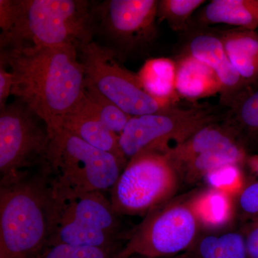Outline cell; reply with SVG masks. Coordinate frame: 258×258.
Instances as JSON below:
<instances>
[{
    "mask_svg": "<svg viewBox=\"0 0 258 258\" xmlns=\"http://www.w3.org/2000/svg\"><path fill=\"white\" fill-rule=\"evenodd\" d=\"M227 108L195 103L188 108L173 105L156 113L131 117L118 137L127 160L142 152L165 153L198 130L225 119Z\"/></svg>",
    "mask_w": 258,
    "mask_h": 258,
    "instance_id": "6",
    "label": "cell"
},
{
    "mask_svg": "<svg viewBox=\"0 0 258 258\" xmlns=\"http://www.w3.org/2000/svg\"><path fill=\"white\" fill-rule=\"evenodd\" d=\"M157 5L156 0L93 1L94 37L120 62L145 52L158 37Z\"/></svg>",
    "mask_w": 258,
    "mask_h": 258,
    "instance_id": "9",
    "label": "cell"
},
{
    "mask_svg": "<svg viewBox=\"0 0 258 258\" xmlns=\"http://www.w3.org/2000/svg\"><path fill=\"white\" fill-rule=\"evenodd\" d=\"M199 222L205 225H222L230 216V204L227 193L217 189L200 195L191 203Z\"/></svg>",
    "mask_w": 258,
    "mask_h": 258,
    "instance_id": "21",
    "label": "cell"
},
{
    "mask_svg": "<svg viewBox=\"0 0 258 258\" xmlns=\"http://www.w3.org/2000/svg\"><path fill=\"white\" fill-rule=\"evenodd\" d=\"M53 196L45 168L0 184V258H31L47 247Z\"/></svg>",
    "mask_w": 258,
    "mask_h": 258,
    "instance_id": "3",
    "label": "cell"
},
{
    "mask_svg": "<svg viewBox=\"0 0 258 258\" xmlns=\"http://www.w3.org/2000/svg\"><path fill=\"white\" fill-rule=\"evenodd\" d=\"M247 159L252 170L258 175V155L252 156L247 158Z\"/></svg>",
    "mask_w": 258,
    "mask_h": 258,
    "instance_id": "29",
    "label": "cell"
},
{
    "mask_svg": "<svg viewBox=\"0 0 258 258\" xmlns=\"http://www.w3.org/2000/svg\"><path fill=\"white\" fill-rule=\"evenodd\" d=\"M126 258H149V257H142V256H139V255H132V256H130V257H126ZM164 258H183V257H182V254L181 253L179 254H177V255L173 256V257H164Z\"/></svg>",
    "mask_w": 258,
    "mask_h": 258,
    "instance_id": "30",
    "label": "cell"
},
{
    "mask_svg": "<svg viewBox=\"0 0 258 258\" xmlns=\"http://www.w3.org/2000/svg\"><path fill=\"white\" fill-rule=\"evenodd\" d=\"M52 135L46 123L16 100L0 113V184L21 179L46 163Z\"/></svg>",
    "mask_w": 258,
    "mask_h": 258,
    "instance_id": "8",
    "label": "cell"
},
{
    "mask_svg": "<svg viewBox=\"0 0 258 258\" xmlns=\"http://www.w3.org/2000/svg\"><path fill=\"white\" fill-rule=\"evenodd\" d=\"M0 64L13 74L11 95L45 121L51 135L84 96L86 78L76 47L1 49Z\"/></svg>",
    "mask_w": 258,
    "mask_h": 258,
    "instance_id": "1",
    "label": "cell"
},
{
    "mask_svg": "<svg viewBox=\"0 0 258 258\" xmlns=\"http://www.w3.org/2000/svg\"><path fill=\"white\" fill-rule=\"evenodd\" d=\"M179 175L164 153H139L129 159L110 191L112 208L120 216L148 214L174 193Z\"/></svg>",
    "mask_w": 258,
    "mask_h": 258,
    "instance_id": "7",
    "label": "cell"
},
{
    "mask_svg": "<svg viewBox=\"0 0 258 258\" xmlns=\"http://www.w3.org/2000/svg\"><path fill=\"white\" fill-rule=\"evenodd\" d=\"M241 210L252 222H258V181L242 190L239 198Z\"/></svg>",
    "mask_w": 258,
    "mask_h": 258,
    "instance_id": "26",
    "label": "cell"
},
{
    "mask_svg": "<svg viewBox=\"0 0 258 258\" xmlns=\"http://www.w3.org/2000/svg\"><path fill=\"white\" fill-rule=\"evenodd\" d=\"M199 224L191 203L160 205L128 232L116 258H164L182 253L198 237Z\"/></svg>",
    "mask_w": 258,
    "mask_h": 258,
    "instance_id": "11",
    "label": "cell"
},
{
    "mask_svg": "<svg viewBox=\"0 0 258 258\" xmlns=\"http://www.w3.org/2000/svg\"><path fill=\"white\" fill-rule=\"evenodd\" d=\"M237 165H229L220 168L208 174L210 183L215 186V189L221 190L227 193V189L233 188L234 184L237 187L240 185V171Z\"/></svg>",
    "mask_w": 258,
    "mask_h": 258,
    "instance_id": "25",
    "label": "cell"
},
{
    "mask_svg": "<svg viewBox=\"0 0 258 258\" xmlns=\"http://www.w3.org/2000/svg\"><path fill=\"white\" fill-rule=\"evenodd\" d=\"M137 75L144 91L164 106L176 105L179 101L175 60L166 57L150 59Z\"/></svg>",
    "mask_w": 258,
    "mask_h": 258,
    "instance_id": "19",
    "label": "cell"
},
{
    "mask_svg": "<svg viewBox=\"0 0 258 258\" xmlns=\"http://www.w3.org/2000/svg\"><path fill=\"white\" fill-rule=\"evenodd\" d=\"M224 121L244 151L258 147V82L249 86L231 106Z\"/></svg>",
    "mask_w": 258,
    "mask_h": 258,
    "instance_id": "18",
    "label": "cell"
},
{
    "mask_svg": "<svg viewBox=\"0 0 258 258\" xmlns=\"http://www.w3.org/2000/svg\"><path fill=\"white\" fill-rule=\"evenodd\" d=\"M174 60L176 90L179 98L195 101L220 93L216 75L206 64L184 54H179Z\"/></svg>",
    "mask_w": 258,
    "mask_h": 258,
    "instance_id": "17",
    "label": "cell"
},
{
    "mask_svg": "<svg viewBox=\"0 0 258 258\" xmlns=\"http://www.w3.org/2000/svg\"><path fill=\"white\" fill-rule=\"evenodd\" d=\"M248 258H258V222H252L243 234Z\"/></svg>",
    "mask_w": 258,
    "mask_h": 258,
    "instance_id": "27",
    "label": "cell"
},
{
    "mask_svg": "<svg viewBox=\"0 0 258 258\" xmlns=\"http://www.w3.org/2000/svg\"><path fill=\"white\" fill-rule=\"evenodd\" d=\"M93 1L0 0V48L93 41Z\"/></svg>",
    "mask_w": 258,
    "mask_h": 258,
    "instance_id": "2",
    "label": "cell"
},
{
    "mask_svg": "<svg viewBox=\"0 0 258 258\" xmlns=\"http://www.w3.org/2000/svg\"><path fill=\"white\" fill-rule=\"evenodd\" d=\"M216 24L257 30L258 0H212L191 18L189 25L209 27Z\"/></svg>",
    "mask_w": 258,
    "mask_h": 258,
    "instance_id": "15",
    "label": "cell"
},
{
    "mask_svg": "<svg viewBox=\"0 0 258 258\" xmlns=\"http://www.w3.org/2000/svg\"><path fill=\"white\" fill-rule=\"evenodd\" d=\"M227 57L247 87L258 82V32L234 28L220 30Z\"/></svg>",
    "mask_w": 258,
    "mask_h": 258,
    "instance_id": "16",
    "label": "cell"
},
{
    "mask_svg": "<svg viewBox=\"0 0 258 258\" xmlns=\"http://www.w3.org/2000/svg\"><path fill=\"white\" fill-rule=\"evenodd\" d=\"M58 129H63L93 147L127 160L120 150L119 136L103 125L85 93L74 109L62 118Z\"/></svg>",
    "mask_w": 258,
    "mask_h": 258,
    "instance_id": "14",
    "label": "cell"
},
{
    "mask_svg": "<svg viewBox=\"0 0 258 258\" xmlns=\"http://www.w3.org/2000/svg\"><path fill=\"white\" fill-rule=\"evenodd\" d=\"M85 95L103 125L110 132L119 136L132 116L92 88L86 86Z\"/></svg>",
    "mask_w": 258,
    "mask_h": 258,
    "instance_id": "23",
    "label": "cell"
},
{
    "mask_svg": "<svg viewBox=\"0 0 258 258\" xmlns=\"http://www.w3.org/2000/svg\"><path fill=\"white\" fill-rule=\"evenodd\" d=\"M79 56L86 87L92 88L131 116L150 114L169 107L148 94L138 75L123 67L115 54L101 44L92 41L81 45Z\"/></svg>",
    "mask_w": 258,
    "mask_h": 258,
    "instance_id": "10",
    "label": "cell"
},
{
    "mask_svg": "<svg viewBox=\"0 0 258 258\" xmlns=\"http://www.w3.org/2000/svg\"><path fill=\"white\" fill-rule=\"evenodd\" d=\"M183 258H248L243 234L226 232L197 237Z\"/></svg>",
    "mask_w": 258,
    "mask_h": 258,
    "instance_id": "20",
    "label": "cell"
},
{
    "mask_svg": "<svg viewBox=\"0 0 258 258\" xmlns=\"http://www.w3.org/2000/svg\"><path fill=\"white\" fill-rule=\"evenodd\" d=\"M183 33L184 40L179 54L191 56L215 72L220 85V104L230 106L247 86L227 57L220 31L189 25Z\"/></svg>",
    "mask_w": 258,
    "mask_h": 258,
    "instance_id": "12",
    "label": "cell"
},
{
    "mask_svg": "<svg viewBox=\"0 0 258 258\" xmlns=\"http://www.w3.org/2000/svg\"><path fill=\"white\" fill-rule=\"evenodd\" d=\"M128 161L90 145L63 130L52 134L45 168L61 192L111 191Z\"/></svg>",
    "mask_w": 258,
    "mask_h": 258,
    "instance_id": "5",
    "label": "cell"
},
{
    "mask_svg": "<svg viewBox=\"0 0 258 258\" xmlns=\"http://www.w3.org/2000/svg\"><path fill=\"white\" fill-rule=\"evenodd\" d=\"M53 215L47 246L66 244L120 252L128 232L103 191L71 193L52 189Z\"/></svg>",
    "mask_w": 258,
    "mask_h": 258,
    "instance_id": "4",
    "label": "cell"
},
{
    "mask_svg": "<svg viewBox=\"0 0 258 258\" xmlns=\"http://www.w3.org/2000/svg\"><path fill=\"white\" fill-rule=\"evenodd\" d=\"M204 0H159L157 5V20L164 21L174 32L183 33L189 28L193 14Z\"/></svg>",
    "mask_w": 258,
    "mask_h": 258,
    "instance_id": "22",
    "label": "cell"
},
{
    "mask_svg": "<svg viewBox=\"0 0 258 258\" xmlns=\"http://www.w3.org/2000/svg\"><path fill=\"white\" fill-rule=\"evenodd\" d=\"M118 251L66 244L47 246L31 258H116Z\"/></svg>",
    "mask_w": 258,
    "mask_h": 258,
    "instance_id": "24",
    "label": "cell"
},
{
    "mask_svg": "<svg viewBox=\"0 0 258 258\" xmlns=\"http://www.w3.org/2000/svg\"><path fill=\"white\" fill-rule=\"evenodd\" d=\"M13 76L4 64H0V108L6 106L7 99L11 95Z\"/></svg>",
    "mask_w": 258,
    "mask_h": 258,
    "instance_id": "28",
    "label": "cell"
},
{
    "mask_svg": "<svg viewBox=\"0 0 258 258\" xmlns=\"http://www.w3.org/2000/svg\"><path fill=\"white\" fill-rule=\"evenodd\" d=\"M208 153L230 156L240 164L247 159L246 152L239 143L233 131L224 120L200 129L165 154L176 168L191 158Z\"/></svg>",
    "mask_w": 258,
    "mask_h": 258,
    "instance_id": "13",
    "label": "cell"
}]
</instances>
